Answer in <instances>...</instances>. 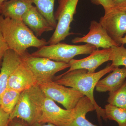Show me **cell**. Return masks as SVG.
Instances as JSON below:
<instances>
[{"label": "cell", "mask_w": 126, "mask_h": 126, "mask_svg": "<svg viewBox=\"0 0 126 126\" xmlns=\"http://www.w3.org/2000/svg\"><path fill=\"white\" fill-rule=\"evenodd\" d=\"M21 62V55L13 50L9 49L5 53L0 72V99L7 89L10 77Z\"/></svg>", "instance_id": "obj_13"}, {"label": "cell", "mask_w": 126, "mask_h": 126, "mask_svg": "<svg viewBox=\"0 0 126 126\" xmlns=\"http://www.w3.org/2000/svg\"><path fill=\"white\" fill-rule=\"evenodd\" d=\"M8 126H30L23 120L16 118L10 122Z\"/></svg>", "instance_id": "obj_27"}, {"label": "cell", "mask_w": 126, "mask_h": 126, "mask_svg": "<svg viewBox=\"0 0 126 126\" xmlns=\"http://www.w3.org/2000/svg\"><path fill=\"white\" fill-rule=\"evenodd\" d=\"M120 43H121V45L122 44L124 45L126 44V34L121 40Z\"/></svg>", "instance_id": "obj_29"}, {"label": "cell", "mask_w": 126, "mask_h": 126, "mask_svg": "<svg viewBox=\"0 0 126 126\" xmlns=\"http://www.w3.org/2000/svg\"><path fill=\"white\" fill-rule=\"evenodd\" d=\"M94 4L101 5L105 12L104 15L111 14L114 11L112 0H90Z\"/></svg>", "instance_id": "obj_23"}, {"label": "cell", "mask_w": 126, "mask_h": 126, "mask_svg": "<svg viewBox=\"0 0 126 126\" xmlns=\"http://www.w3.org/2000/svg\"><path fill=\"white\" fill-rule=\"evenodd\" d=\"M111 48L96 49L90 55L81 59H73L69 62L70 68L66 72L79 69L87 70L89 73H94L99 66L111 60Z\"/></svg>", "instance_id": "obj_11"}, {"label": "cell", "mask_w": 126, "mask_h": 126, "mask_svg": "<svg viewBox=\"0 0 126 126\" xmlns=\"http://www.w3.org/2000/svg\"><path fill=\"white\" fill-rule=\"evenodd\" d=\"M72 42L74 44L86 43L95 46L97 49L99 48H109L118 46L110 38L100 23L95 20L90 22L89 32L87 34L82 37H75Z\"/></svg>", "instance_id": "obj_9"}, {"label": "cell", "mask_w": 126, "mask_h": 126, "mask_svg": "<svg viewBox=\"0 0 126 126\" xmlns=\"http://www.w3.org/2000/svg\"><path fill=\"white\" fill-rule=\"evenodd\" d=\"M75 116L74 108L70 110L61 108L43 92L41 115L37 122L50 123L55 126H67L72 122Z\"/></svg>", "instance_id": "obj_8"}, {"label": "cell", "mask_w": 126, "mask_h": 126, "mask_svg": "<svg viewBox=\"0 0 126 126\" xmlns=\"http://www.w3.org/2000/svg\"><path fill=\"white\" fill-rule=\"evenodd\" d=\"M10 114L6 112L0 106V126H8Z\"/></svg>", "instance_id": "obj_26"}, {"label": "cell", "mask_w": 126, "mask_h": 126, "mask_svg": "<svg viewBox=\"0 0 126 126\" xmlns=\"http://www.w3.org/2000/svg\"><path fill=\"white\" fill-rule=\"evenodd\" d=\"M96 49L95 46L89 44L74 45L60 42L55 44L44 46L31 54L55 61L69 63L75 56L90 54Z\"/></svg>", "instance_id": "obj_4"}, {"label": "cell", "mask_w": 126, "mask_h": 126, "mask_svg": "<svg viewBox=\"0 0 126 126\" xmlns=\"http://www.w3.org/2000/svg\"><path fill=\"white\" fill-rule=\"evenodd\" d=\"M21 56L22 62L31 70L38 83L53 80L56 73L70 67L69 63L33 56L27 51Z\"/></svg>", "instance_id": "obj_6"}, {"label": "cell", "mask_w": 126, "mask_h": 126, "mask_svg": "<svg viewBox=\"0 0 126 126\" xmlns=\"http://www.w3.org/2000/svg\"><path fill=\"white\" fill-rule=\"evenodd\" d=\"M111 72L98 81L95 87L96 91L100 93L113 92L124 83L126 79V67L121 68L117 67Z\"/></svg>", "instance_id": "obj_15"}, {"label": "cell", "mask_w": 126, "mask_h": 126, "mask_svg": "<svg viewBox=\"0 0 126 126\" xmlns=\"http://www.w3.org/2000/svg\"><path fill=\"white\" fill-rule=\"evenodd\" d=\"M0 30L9 49L21 56L30 47L38 49L48 45L45 39L36 37L22 20L5 18L0 15Z\"/></svg>", "instance_id": "obj_2"}, {"label": "cell", "mask_w": 126, "mask_h": 126, "mask_svg": "<svg viewBox=\"0 0 126 126\" xmlns=\"http://www.w3.org/2000/svg\"><path fill=\"white\" fill-rule=\"evenodd\" d=\"M22 21L38 38L41 36L44 32L54 30L33 5L23 16Z\"/></svg>", "instance_id": "obj_14"}, {"label": "cell", "mask_w": 126, "mask_h": 126, "mask_svg": "<svg viewBox=\"0 0 126 126\" xmlns=\"http://www.w3.org/2000/svg\"><path fill=\"white\" fill-rule=\"evenodd\" d=\"M41 15L47 20L54 29L57 21L54 16V6L55 0H31Z\"/></svg>", "instance_id": "obj_18"}, {"label": "cell", "mask_w": 126, "mask_h": 126, "mask_svg": "<svg viewBox=\"0 0 126 126\" xmlns=\"http://www.w3.org/2000/svg\"><path fill=\"white\" fill-rule=\"evenodd\" d=\"M6 1H7V0H0V15H1V6H2L3 3Z\"/></svg>", "instance_id": "obj_30"}, {"label": "cell", "mask_w": 126, "mask_h": 126, "mask_svg": "<svg viewBox=\"0 0 126 126\" xmlns=\"http://www.w3.org/2000/svg\"><path fill=\"white\" fill-rule=\"evenodd\" d=\"M37 84L36 78L22 61L10 77L7 88L21 93Z\"/></svg>", "instance_id": "obj_12"}, {"label": "cell", "mask_w": 126, "mask_h": 126, "mask_svg": "<svg viewBox=\"0 0 126 126\" xmlns=\"http://www.w3.org/2000/svg\"><path fill=\"white\" fill-rule=\"evenodd\" d=\"M38 85L47 96L60 104L67 110L73 109L84 96L73 88L67 87L53 80L38 82Z\"/></svg>", "instance_id": "obj_7"}, {"label": "cell", "mask_w": 126, "mask_h": 126, "mask_svg": "<svg viewBox=\"0 0 126 126\" xmlns=\"http://www.w3.org/2000/svg\"><path fill=\"white\" fill-rule=\"evenodd\" d=\"M21 93L7 88L0 99V106L6 112L10 114L16 106Z\"/></svg>", "instance_id": "obj_19"}, {"label": "cell", "mask_w": 126, "mask_h": 126, "mask_svg": "<svg viewBox=\"0 0 126 126\" xmlns=\"http://www.w3.org/2000/svg\"><path fill=\"white\" fill-rule=\"evenodd\" d=\"M30 126H55L53 124H50V123H47V124H41V123H39L36 122L32 124Z\"/></svg>", "instance_id": "obj_28"}, {"label": "cell", "mask_w": 126, "mask_h": 126, "mask_svg": "<svg viewBox=\"0 0 126 126\" xmlns=\"http://www.w3.org/2000/svg\"><path fill=\"white\" fill-rule=\"evenodd\" d=\"M74 109L75 117L67 126H98L86 119V115L88 113L96 110L94 105L87 97L84 96L82 97Z\"/></svg>", "instance_id": "obj_17"}, {"label": "cell", "mask_w": 126, "mask_h": 126, "mask_svg": "<svg viewBox=\"0 0 126 126\" xmlns=\"http://www.w3.org/2000/svg\"><path fill=\"white\" fill-rule=\"evenodd\" d=\"M99 23L105 29L109 35L118 46L120 40L126 34V12H115L104 15Z\"/></svg>", "instance_id": "obj_10"}, {"label": "cell", "mask_w": 126, "mask_h": 126, "mask_svg": "<svg viewBox=\"0 0 126 126\" xmlns=\"http://www.w3.org/2000/svg\"><path fill=\"white\" fill-rule=\"evenodd\" d=\"M104 110L107 119L115 121L118 126H126V109L108 104Z\"/></svg>", "instance_id": "obj_20"}, {"label": "cell", "mask_w": 126, "mask_h": 126, "mask_svg": "<svg viewBox=\"0 0 126 126\" xmlns=\"http://www.w3.org/2000/svg\"><path fill=\"white\" fill-rule=\"evenodd\" d=\"M116 68L111 64H108L103 69L94 73H88L86 69H76L54 77L53 80L59 84L73 88L87 97L95 107L98 119L102 117L106 119L105 110L96 102L94 92L97 83L102 77Z\"/></svg>", "instance_id": "obj_1"}, {"label": "cell", "mask_w": 126, "mask_h": 126, "mask_svg": "<svg viewBox=\"0 0 126 126\" xmlns=\"http://www.w3.org/2000/svg\"><path fill=\"white\" fill-rule=\"evenodd\" d=\"M107 102L113 106L126 109V80L117 90L109 93Z\"/></svg>", "instance_id": "obj_21"}, {"label": "cell", "mask_w": 126, "mask_h": 126, "mask_svg": "<svg viewBox=\"0 0 126 126\" xmlns=\"http://www.w3.org/2000/svg\"><path fill=\"white\" fill-rule=\"evenodd\" d=\"M111 65L117 67L121 65L126 67V48L124 45L111 47Z\"/></svg>", "instance_id": "obj_22"}, {"label": "cell", "mask_w": 126, "mask_h": 126, "mask_svg": "<svg viewBox=\"0 0 126 126\" xmlns=\"http://www.w3.org/2000/svg\"><path fill=\"white\" fill-rule=\"evenodd\" d=\"M79 0H58V6L54 13L57 25L53 33L48 41V45L60 43L73 33L70 32V25L76 14Z\"/></svg>", "instance_id": "obj_5"}, {"label": "cell", "mask_w": 126, "mask_h": 126, "mask_svg": "<svg viewBox=\"0 0 126 126\" xmlns=\"http://www.w3.org/2000/svg\"><path fill=\"white\" fill-rule=\"evenodd\" d=\"M9 49V46L0 30V62L2 59L5 53Z\"/></svg>", "instance_id": "obj_25"}, {"label": "cell", "mask_w": 126, "mask_h": 126, "mask_svg": "<svg viewBox=\"0 0 126 126\" xmlns=\"http://www.w3.org/2000/svg\"><path fill=\"white\" fill-rule=\"evenodd\" d=\"M43 94L38 84L21 93L16 106L10 114V121L19 118L30 126L37 122L41 115Z\"/></svg>", "instance_id": "obj_3"}, {"label": "cell", "mask_w": 126, "mask_h": 126, "mask_svg": "<svg viewBox=\"0 0 126 126\" xmlns=\"http://www.w3.org/2000/svg\"><path fill=\"white\" fill-rule=\"evenodd\" d=\"M31 0H9L1 7V15L5 18L22 20L23 16L33 5Z\"/></svg>", "instance_id": "obj_16"}, {"label": "cell", "mask_w": 126, "mask_h": 126, "mask_svg": "<svg viewBox=\"0 0 126 126\" xmlns=\"http://www.w3.org/2000/svg\"><path fill=\"white\" fill-rule=\"evenodd\" d=\"M112 2L114 9L113 12H126V0H112Z\"/></svg>", "instance_id": "obj_24"}]
</instances>
